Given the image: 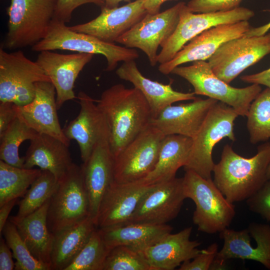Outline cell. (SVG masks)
Listing matches in <instances>:
<instances>
[{
	"label": "cell",
	"mask_w": 270,
	"mask_h": 270,
	"mask_svg": "<svg viewBox=\"0 0 270 270\" xmlns=\"http://www.w3.org/2000/svg\"><path fill=\"white\" fill-rule=\"evenodd\" d=\"M243 0H190L186 4L194 13L226 12L240 7Z\"/></svg>",
	"instance_id": "cell-38"
},
{
	"label": "cell",
	"mask_w": 270,
	"mask_h": 270,
	"mask_svg": "<svg viewBox=\"0 0 270 270\" xmlns=\"http://www.w3.org/2000/svg\"><path fill=\"white\" fill-rule=\"evenodd\" d=\"M224 244L215 258L226 262L232 258L258 262L270 270V226L251 223L246 229L228 228L220 232Z\"/></svg>",
	"instance_id": "cell-15"
},
{
	"label": "cell",
	"mask_w": 270,
	"mask_h": 270,
	"mask_svg": "<svg viewBox=\"0 0 270 270\" xmlns=\"http://www.w3.org/2000/svg\"><path fill=\"white\" fill-rule=\"evenodd\" d=\"M185 171L182 177L184 194L196 205L194 224L202 232L220 233L228 228L234 217V206L212 178H204L192 170Z\"/></svg>",
	"instance_id": "cell-3"
},
{
	"label": "cell",
	"mask_w": 270,
	"mask_h": 270,
	"mask_svg": "<svg viewBox=\"0 0 270 270\" xmlns=\"http://www.w3.org/2000/svg\"><path fill=\"white\" fill-rule=\"evenodd\" d=\"M168 0H144V6L148 13L156 14L160 12L161 6Z\"/></svg>",
	"instance_id": "cell-46"
},
{
	"label": "cell",
	"mask_w": 270,
	"mask_h": 270,
	"mask_svg": "<svg viewBox=\"0 0 270 270\" xmlns=\"http://www.w3.org/2000/svg\"><path fill=\"white\" fill-rule=\"evenodd\" d=\"M104 4V6L108 8H114L118 6L122 2H130L132 0H101Z\"/></svg>",
	"instance_id": "cell-48"
},
{
	"label": "cell",
	"mask_w": 270,
	"mask_h": 270,
	"mask_svg": "<svg viewBox=\"0 0 270 270\" xmlns=\"http://www.w3.org/2000/svg\"><path fill=\"white\" fill-rule=\"evenodd\" d=\"M110 251L96 228L86 244L65 270H102Z\"/></svg>",
	"instance_id": "cell-35"
},
{
	"label": "cell",
	"mask_w": 270,
	"mask_h": 270,
	"mask_svg": "<svg viewBox=\"0 0 270 270\" xmlns=\"http://www.w3.org/2000/svg\"><path fill=\"white\" fill-rule=\"evenodd\" d=\"M35 86L32 100L18 106L23 120L38 133L54 137L69 146L70 140L65 136L58 120L54 86L50 82H38Z\"/></svg>",
	"instance_id": "cell-20"
},
{
	"label": "cell",
	"mask_w": 270,
	"mask_h": 270,
	"mask_svg": "<svg viewBox=\"0 0 270 270\" xmlns=\"http://www.w3.org/2000/svg\"><path fill=\"white\" fill-rule=\"evenodd\" d=\"M186 4L180 2L162 12L148 13L116 42L128 48H139L146 55L151 66H155L158 62V48H162L173 34L179 22L181 10Z\"/></svg>",
	"instance_id": "cell-13"
},
{
	"label": "cell",
	"mask_w": 270,
	"mask_h": 270,
	"mask_svg": "<svg viewBox=\"0 0 270 270\" xmlns=\"http://www.w3.org/2000/svg\"><path fill=\"white\" fill-rule=\"evenodd\" d=\"M68 146L60 140L44 134H38L30 140L24 156V168L37 166L51 172L58 180L74 163Z\"/></svg>",
	"instance_id": "cell-26"
},
{
	"label": "cell",
	"mask_w": 270,
	"mask_h": 270,
	"mask_svg": "<svg viewBox=\"0 0 270 270\" xmlns=\"http://www.w3.org/2000/svg\"><path fill=\"white\" fill-rule=\"evenodd\" d=\"M78 116L64 129L66 137L78 142L83 162H86L101 142L108 140L110 130L106 116L94 100L84 92L78 96Z\"/></svg>",
	"instance_id": "cell-17"
},
{
	"label": "cell",
	"mask_w": 270,
	"mask_h": 270,
	"mask_svg": "<svg viewBox=\"0 0 270 270\" xmlns=\"http://www.w3.org/2000/svg\"><path fill=\"white\" fill-rule=\"evenodd\" d=\"M249 210L270 222V180L246 200Z\"/></svg>",
	"instance_id": "cell-39"
},
{
	"label": "cell",
	"mask_w": 270,
	"mask_h": 270,
	"mask_svg": "<svg viewBox=\"0 0 270 270\" xmlns=\"http://www.w3.org/2000/svg\"><path fill=\"white\" fill-rule=\"evenodd\" d=\"M152 186L140 182L118 184L114 181L101 200L96 227L100 228L126 222L142 196Z\"/></svg>",
	"instance_id": "cell-22"
},
{
	"label": "cell",
	"mask_w": 270,
	"mask_h": 270,
	"mask_svg": "<svg viewBox=\"0 0 270 270\" xmlns=\"http://www.w3.org/2000/svg\"><path fill=\"white\" fill-rule=\"evenodd\" d=\"M247 128L252 144L270 138V88L261 91L252 102L246 116Z\"/></svg>",
	"instance_id": "cell-34"
},
{
	"label": "cell",
	"mask_w": 270,
	"mask_h": 270,
	"mask_svg": "<svg viewBox=\"0 0 270 270\" xmlns=\"http://www.w3.org/2000/svg\"><path fill=\"white\" fill-rule=\"evenodd\" d=\"M192 138L180 134L166 136L154 170L138 181L154 185L176 178L178 170L186 164L190 154Z\"/></svg>",
	"instance_id": "cell-27"
},
{
	"label": "cell",
	"mask_w": 270,
	"mask_h": 270,
	"mask_svg": "<svg viewBox=\"0 0 270 270\" xmlns=\"http://www.w3.org/2000/svg\"><path fill=\"white\" fill-rule=\"evenodd\" d=\"M18 112V106L12 102L0 103V136H2Z\"/></svg>",
	"instance_id": "cell-42"
},
{
	"label": "cell",
	"mask_w": 270,
	"mask_h": 270,
	"mask_svg": "<svg viewBox=\"0 0 270 270\" xmlns=\"http://www.w3.org/2000/svg\"><path fill=\"white\" fill-rule=\"evenodd\" d=\"M96 228L94 220L88 217L53 235L51 270H65Z\"/></svg>",
	"instance_id": "cell-30"
},
{
	"label": "cell",
	"mask_w": 270,
	"mask_h": 270,
	"mask_svg": "<svg viewBox=\"0 0 270 270\" xmlns=\"http://www.w3.org/2000/svg\"><path fill=\"white\" fill-rule=\"evenodd\" d=\"M50 82L36 62L21 50L8 52L0 48V102L24 106L34 99L36 83Z\"/></svg>",
	"instance_id": "cell-9"
},
{
	"label": "cell",
	"mask_w": 270,
	"mask_h": 270,
	"mask_svg": "<svg viewBox=\"0 0 270 270\" xmlns=\"http://www.w3.org/2000/svg\"><path fill=\"white\" fill-rule=\"evenodd\" d=\"M270 53V33L244 36L222 44L208 60L214 74L229 84L246 68Z\"/></svg>",
	"instance_id": "cell-12"
},
{
	"label": "cell",
	"mask_w": 270,
	"mask_h": 270,
	"mask_svg": "<svg viewBox=\"0 0 270 270\" xmlns=\"http://www.w3.org/2000/svg\"><path fill=\"white\" fill-rule=\"evenodd\" d=\"M56 0H10L8 30L2 46L15 50L32 46L46 36L54 17Z\"/></svg>",
	"instance_id": "cell-5"
},
{
	"label": "cell",
	"mask_w": 270,
	"mask_h": 270,
	"mask_svg": "<svg viewBox=\"0 0 270 270\" xmlns=\"http://www.w3.org/2000/svg\"><path fill=\"white\" fill-rule=\"evenodd\" d=\"M166 136L150 124L114 158V181H140L154 168Z\"/></svg>",
	"instance_id": "cell-10"
},
{
	"label": "cell",
	"mask_w": 270,
	"mask_h": 270,
	"mask_svg": "<svg viewBox=\"0 0 270 270\" xmlns=\"http://www.w3.org/2000/svg\"><path fill=\"white\" fill-rule=\"evenodd\" d=\"M86 4H94L101 7L104 5L101 0H56L54 18L66 24L68 22L72 12Z\"/></svg>",
	"instance_id": "cell-41"
},
{
	"label": "cell",
	"mask_w": 270,
	"mask_h": 270,
	"mask_svg": "<svg viewBox=\"0 0 270 270\" xmlns=\"http://www.w3.org/2000/svg\"><path fill=\"white\" fill-rule=\"evenodd\" d=\"M148 13L144 0H135L123 6L111 8L102 6L100 14L95 18L69 28L104 42L114 43Z\"/></svg>",
	"instance_id": "cell-18"
},
{
	"label": "cell",
	"mask_w": 270,
	"mask_h": 270,
	"mask_svg": "<svg viewBox=\"0 0 270 270\" xmlns=\"http://www.w3.org/2000/svg\"><path fill=\"white\" fill-rule=\"evenodd\" d=\"M38 134L26 123L18 108L17 116L0 136V160L12 166L24 168V159L20 156V146L24 141L32 140Z\"/></svg>",
	"instance_id": "cell-32"
},
{
	"label": "cell",
	"mask_w": 270,
	"mask_h": 270,
	"mask_svg": "<svg viewBox=\"0 0 270 270\" xmlns=\"http://www.w3.org/2000/svg\"><path fill=\"white\" fill-rule=\"evenodd\" d=\"M267 12L270 13V10H267ZM270 30V21L260 26L253 28L251 27L250 29L245 33L244 36L248 37L253 36H260L266 34Z\"/></svg>",
	"instance_id": "cell-47"
},
{
	"label": "cell",
	"mask_w": 270,
	"mask_h": 270,
	"mask_svg": "<svg viewBox=\"0 0 270 270\" xmlns=\"http://www.w3.org/2000/svg\"><path fill=\"white\" fill-rule=\"evenodd\" d=\"M97 104L108 124L109 144L114 158L151 124L150 106L134 87L114 84L102 92Z\"/></svg>",
	"instance_id": "cell-1"
},
{
	"label": "cell",
	"mask_w": 270,
	"mask_h": 270,
	"mask_svg": "<svg viewBox=\"0 0 270 270\" xmlns=\"http://www.w3.org/2000/svg\"><path fill=\"white\" fill-rule=\"evenodd\" d=\"M2 234L16 260L14 270H50L47 265L37 260L31 254L14 223L8 220Z\"/></svg>",
	"instance_id": "cell-36"
},
{
	"label": "cell",
	"mask_w": 270,
	"mask_h": 270,
	"mask_svg": "<svg viewBox=\"0 0 270 270\" xmlns=\"http://www.w3.org/2000/svg\"><path fill=\"white\" fill-rule=\"evenodd\" d=\"M254 16L249 8L238 7L226 12L194 13L186 4L180 12L178 24L158 56V62L170 60L189 41L204 30L222 24L248 20Z\"/></svg>",
	"instance_id": "cell-11"
},
{
	"label": "cell",
	"mask_w": 270,
	"mask_h": 270,
	"mask_svg": "<svg viewBox=\"0 0 270 270\" xmlns=\"http://www.w3.org/2000/svg\"><path fill=\"white\" fill-rule=\"evenodd\" d=\"M42 170L18 168L0 160V206L24 195Z\"/></svg>",
	"instance_id": "cell-31"
},
{
	"label": "cell",
	"mask_w": 270,
	"mask_h": 270,
	"mask_svg": "<svg viewBox=\"0 0 270 270\" xmlns=\"http://www.w3.org/2000/svg\"><path fill=\"white\" fill-rule=\"evenodd\" d=\"M192 228H186L176 234L166 235L156 242L138 250L154 270H173L201 251L200 243L190 240Z\"/></svg>",
	"instance_id": "cell-23"
},
{
	"label": "cell",
	"mask_w": 270,
	"mask_h": 270,
	"mask_svg": "<svg viewBox=\"0 0 270 270\" xmlns=\"http://www.w3.org/2000/svg\"><path fill=\"white\" fill-rule=\"evenodd\" d=\"M90 216V202L81 166L73 163L58 180L50 199L47 224L50 232L56 233Z\"/></svg>",
	"instance_id": "cell-6"
},
{
	"label": "cell",
	"mask_w": 270,
	"mask_h": 270,
	"mask_svg": "<svg viewBox=\"0 0 270 270\" xmlns=\"http://www.w3.org/2000/svg\"><path fill=\"white\" fill-rule=\"evenodd\" d=\"M240 78L244 82L264 85L270 88V68L258 73L242 76Z\"/></svg>",
	"instance_id": "cell-44"
},
{
	"label": "cell",
	"mask_w": 270,
	"mask_h": 270,
	"mask_svg": "<svg viewBox=\"0 0 270 270\" xmlns=\"http://www.w3.org/2000/svg\"><path fill=\"white\" fill-rule=\"evenodd\" d=\"M172 227L167 224L141 223H124L98 228L110 250L118 246H126L139 250L156 242L172 232Z\"/></svg>",
	"instance_id": "cell-28"
},
{
	"label": "cell",
	"mask_w": 270,
	"mask_h": 270,
	"mask_svg": "<svg viewBox=\"0 0 270 270\" xmlns=\"http://www.w3.org/2000/svg\"><path fill=\"white\" fill-rule=\"evenodd\" d=\"M270 161V142L259 146L257 154L250 158L242 156L226 144L214 168V182L230 202L246 200L268 180Z\"/></svg>",
	"instance_id": "cell-2"
},
{
	"label": "cell",
	"mask_w": 270,
	"mask_h": 270,
	"mask_svg": "<svg viewBox=\"0 0 270 270\" xmlns=\"http://www.w3.org/2000/svg\"><path fill=\"white\" fill-rule=\"evenodd\" d=\"M49 202L50 199L37 210L14 224L31 254L51 270L54 236L47 224Z\"/></svg>",
	"instance_id": "cell-29"
},
{
	"label": "cell",
	"mask_w": 270,
	"mask_h": 270,
	"mask_svg": "<svg viewBox=\"0 0 270 270\" xmlns=\"http://www.w3.org/2000/svg\"><path fill=\"white\" fill-rule=\"evenodd\" d=\"M238 116L231 106L218 102L210 110L196 136L184 170H192L206 179L212 178L215 165L212 152L214 146L224 138L236 140L234 122Z\"/></svg>",
	"instance_id": "cell-7"
},
{
	"label": "cell",
	"mask_w": 270,
	"mask_h": 270,
	"mask_svg": "<svg viewBox=\"0 0 270 270\" xmlns=\"http://www.w3.org/2000/svg\"><path fill=\"white\" fill-rule=\"evenodd\" d=\"M218 102L210 98H196L189 103L170 105L152 119L151 124L164 136L180 134L193 138Z\"/></svg>",
	"instance_id": "cell-21"
},
{
	"label": "cell",
	"mask_w": 270,
	"mask_h": 270,
	"mask_svg": "<svg viewBox=\"0 0 270 270\" xmlns=\"http://www.w3.org/2000/svg\"><path fill=\"white\" fill-rule=\"evenodd\" d=\"M116 74L120 78L131 82L142 94L150 106L152 119L174 102L194 100L196 98L194 92H182L174 90L171 82L164 84L145 77L134 60L124 62L116 70Z\"/></svg>",
	"instance_id": "cell-25"
},
{
	"label": "cell",
	"mask_w": 270,
	"mask_h": 270,
	"mask_svg": "<svg viewBox=\"0 0 270 270\" xmlns=\"http://www.w3.org/2000/svg\"><path fill=\"white\" fill-rule=\"evenodd\" d=\"M252 26L248 20L222 24L204 30L186 44L170 61L160 64L162 74L188 62L208 60L226 42L243 36Z\"/></svg>",
	"instance_id": "cell-16"
},
{
	"label": "cell",
	"mask_w": 270,
	"mask_h": 270,
	"mask_svg": "<svg viewBox=\"0 0 270 270\" xmlns=\"http://www.w3.org/2000/svg\"><path fill=\"white\" fill-rule=\"evenodd\" d=\"M266 178L268 180H270V161L268 164L266 170Z\"/></svg>",
	"instance_id": "cell-49"
},
{
	"label": "cell",
	"mask_w": 270,
	"mask_h": 270,
	"mask_svg": "<svg viewBox=\"0 0 270 270\" xmlns=\"http://www.w3.org/2000/svg\"><path fill=\"white\" fill-rule=\"evenodd\" d=\"M18 202V198L12 200L0 206V234L2 233L5 226L9 214L13 207Z\"/></svg>",
	"instance_id": "cell-45"
},
{
	"label": "cell",
	"mask_w": 270,
	"mask_h": 270,
	"mask_svg": "<svg viewBox=\"0 0 270 270\" xmlns=\"http://www.w3.org/2000/svg\"><path fill=\"white\" fill-rule=\"evenodd\" d=\"M66 50L104 56L107 61L106 71L114 70L120 62L134 60L138 52L102 40L93 36L74 31L66 23L53 18L44 38L32 46L35 52Z\"/></svg>",
	"instance_id": "cell-4"
},
{
	"label": "cell",
	"mask_w": 270,
	"mask_h": 270,
	"mask_svg": "<svg viewBox=\"0 0 270 270\" xmlns=\"http://www.w3.org/2000/svg\"><path fill=\"white\" fill-rule=\"evenodd\" d=\"M114 157L109 140L97 145L88 160L81 166L90 202V216L96 225L101 200L114 182Z\"/></svg>",
	"instance_id": "cell-24"
},
{
	"label": "cell",
	"mask_w": 270,
	"mask_h": 270,
	"mask_svg": "<svg viewBox=\"0 0 270 270\" xmlns=\"http://www.w3.org/2000/svg\"><path fill=\"white\" fill-rule=\"evenodd\" d=\"M216 243L210 244L190 260L182 262L179 270H210V268L218 252Z\"/></svg>",
	"instance_id": "cell-40"
},
{
	"label": "cell",
	"mask_w": 270,
	"mask_h": 270,
	"mask_svg": "<svg viewBox=\"0 0 270 270\" xmlns=\"http://www.w3.org/2000/svg\"><path fill=\"white\" fill-rule=\"evenodd\" d=\"M5 239L0 236V270H12L14 268L12 253Z\"/></svg>",
	"instance_id": "cell-43"
},
{
	"label": "cell",
	"mask_w": 270,
	"mask_h": 270,
	"mask_svg": "<svg viewBox=\"0 0 270 270\" xmlns=\"http://www.w3.org/2000/svg\"><path fill=\"white\" fill-rule=\"evenodd\" d=\"M186 198L182 178L154 184L126 223L166 224L178 216Z\"/></svg>",
	"instance_id": "cell-14"
},
{
	"label": "cell",
	"mask_w": 270,
	"mask_h": 270,
	"mask_svg": "<svg viewBox=\"0 0 270 270\" xmlns=\"http://www.w3.org/2000/svg\"><path fill=\"white\" fill-rule=\"evenodd\" d=\"M58 182L51 172L42 170L20 202L16 214L11 216L9 220L16 224L41 207L50 199L57 188Z\"/></svg>",
	"instance_id": "cell-33"
},
{
	"label": "cell",
	"mask_w": 270,
	"mask_h": 270,
	"mask_svg": "<svg viewBox=\"0 0 270 270\" xmlns=\"http://www.w3.org/2000/svg\"><path fill=\"white\" fill-rule=\"evenodd\" d=\"M102 270H154L140 252L126 246L112 248Z\"/></svg>",
	"instance_id": "cell-37"
},
{
	"label": "cell",
	"mask_w": 270,
	"mask_h": 270,
	"mask_svg": "<svg viewBox=\"0 0 270 270\" xmlns=\"http://www.w3.org/2000/svg\"><path fill=\"white\" fill-rule=\"evenodd\" d=\"M171 74L186 80L195 94L207 96L232 107L238 116H247L252 102L262 91L260 84H253L242 88L232 87L218 78L208 62L197 60L189 66H178Z\"/></svg>",
	"instance_id": "cell-8"
},
{
	"label": "cell",
	"mask_w": 270,
	"mask_h": 270,
	"mask_svg": "<svg viewBox=\"0 0 270 270\" xmlns=\"http://www.w3.org/2000/svg\"><path fill=\"white\" fill-rule=\"evenodd\" d=\"M93 56L92 54L80 52L66 54L52 50L40 52L36 62L55 88L58 108L66 102L76 98L74 91L76 80Z\"/></svg>",
	"instance_id": "cell-19"
}]
</instances>
